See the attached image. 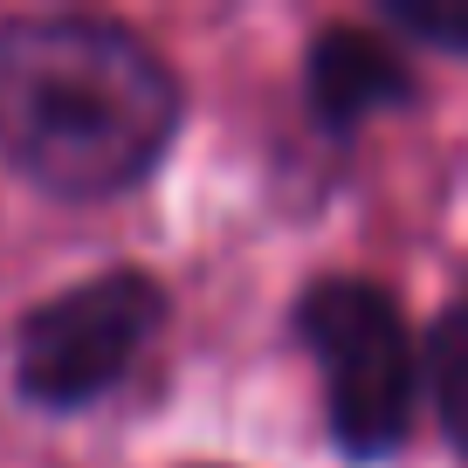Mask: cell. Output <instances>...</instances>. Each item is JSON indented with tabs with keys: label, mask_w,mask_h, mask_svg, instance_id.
Returning a JSON list of instances; mask_svg holds the SVG:
<instances>
[{
	"label": "cell",
	"mask_w": 468,
	"mask_h": 468,
	"mask_svg": "<svg viewBox=\"0 0 468 468\" xmlns=\"http://www.w3.org/2000/svg\"><path fill=\"white\" fill-rule=\"evenodd\" d=\"M393 21L420 42L468 48V0H393Z\"/></svg>",
	"instance_id": "cell-6"
},
{
	"label": "cell",
	"mask_w": 468,
	"mask_h": 468,
	"mask_svg": "<svg viewBox=\"0 0 468 468\" xmlns=\"http://www.w3.org/2000/svg\"><path fill=\"white\" fill-rule=\"evenodd\" d=\"M179 83L152 42L97 15L0 28V152L56 200H111L165 159Z\"/></svg>",
	"instance_id": "cell-1"
},
{
	"label": "cell",
	"mask_w": 468,
	"mask_h": 468,
	"mask_svg": "<svg viewBox=\"0 0 468 468\" xmlns=\"http://www.w3.org/2000/svg\"><path fill=\"white\" fill-rule=\"evenodd\" d=\"M296 331L324 372V407H331L337 448L358 462L393 454L413 427V345L399 303L358 276H331L303 290Z\"/></svg>",
	"instance_id": "cell-2"
},
{
	"label": "cell",
	"mask_w": 468,
	"mask_h": 468,
	"mask_svg": "<svg viewBox=\"0 0 468 468\" xmlns=\"http://www.w3.org/2000/svg\"><path fill=\"white\" fill-rule=\"evenodd\" d=\"M427 386H434V407L448 441L468 454V303H448L427 337Z\"/></svg>",
	"instance_id": "cell-5"
},
{
	"label": "cell",
	"mask_w": 468,
	"mask_h": 468,
	"mask_svg": "<svg viewBox=\"0 0 468 468\" xmlns=\"http://www.w3.org/2000/svg\"><path fill=\"white\" fill-rule=\"evenodd\" d=\"M165 317V296L138 269H103L76 290L48 296L15 337V379L35 407H90L103 399L138 351L152 345Z\"/></svg>",
	"instance_id": "cell-3"
},
{
	"label": "cell",
	"mask_w": 468,
	"mask_h": 468,
	"mask_svg": "<svg viewBox=\"0 0 468 468\" xmlns=\"http://www.w3.org/2000/svg\"><path fill=\"white\" fill-rule=\"evenodd\" d=\"M413 97V69L399 48H386L379 35L366 28H324L310 42V103L331 132H351L366 124L372 111Z\"/></svg>",
	"instance_id": "cell-4"
}]
</instances>
